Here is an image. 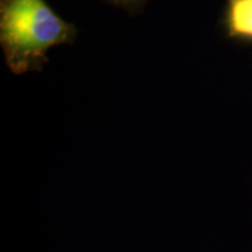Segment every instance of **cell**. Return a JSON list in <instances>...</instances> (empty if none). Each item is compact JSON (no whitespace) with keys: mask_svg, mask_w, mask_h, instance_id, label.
I'll use <instances>...</instances> for the list:
<instances>
[{"mask_svg":"<svg viewBox=\"0 0 252 252\" xmlns=\"http://www.w3.org/2000/svg\"><path fill=\"white\" fill-rule=\"evenodd\" d=\"M77 27L62 19L46 0H0V46L14 75L42 71L49 49L72 45Z\"/></svg>","mask_w":252,"mask_h":252,"instance_id":"6da1fadb","label":"cell"},{"mask_svg":"<svg viewBox=\"0 0 252 252\" xmlns=\"http://www.w3.org/2000/svg\"><path fill=\"white\" fill-rule=\"evenodd\" d=\"M106 2L111 4L116 7H121L128 14L135 15L143 11L144 6L150 1V0H105Z\"/></svg>","mask_w":252,"mask_h":252,"instance_id":"3957f363","label":"cell"},{"mask_svg":"<svg viewBox=\"0 0 252 252\" xmlns=\"http://www.w3.org/2000/svg\"><path fill=\"white\" fill-rule=\"evenodd\" d=\"M220 26L226 39L252 46V0H225Z\"/></svg>","mask_w":252,"mask_h":252,"instance_id":"7a4b0ae2","label":"cell"}]
</instances>
